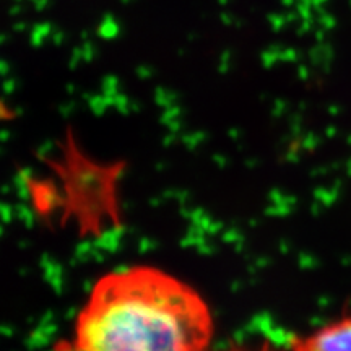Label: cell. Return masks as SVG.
I'll return each mask as SVG.
<instances>
[{"label":"cell","mask_w":351,"mask_h":351,"mask_svg":"<svg viewBox=\"0 0 351 351\" xmlns=\"http://www.w3.org/2000/svg\"><path fill=\"white\" fill-rule=\"evenodd\" d=\"M309 29H313V20H302V23L298 25L296 33L298 34H304V33L309 32Z\"/></svg>","instance_id":"10"},{"label":"cell","mask_w":351,"mask_h":351,"mask_svg":"<svg viewBox=\"0 0 351 351\" xmlns=\"http://www.w3.org/2000/svg\"><path fill=\"white\" fill-rule=\"evenodd\" d=\"M82 38L86 39V38H88V32H83V33H82Z\"/></svg>","instance_id":"19"},{"label":"cell","mask_w":351,"mask_h":351,"mask_svg":"<svg viewBox=\"0 0 351 351\" xmlns=\"http://www.w3.org/2000/svg\"><path fill=\"white\" fill-rule=\"evenodd\" d=\"M219 20H221V23L225 26H236V23H238V19L230 12L219 13Z\"/></svg>","instance_id":"8"},{"label":"cell","mask_w":351,"mask_h":351,"mask_svg":"<svg viewBox=\"0 0 351 351\" xmlns=\"http://www.w3.org/2000/svg\"><path fill=\"white\" fill-rule=\"evenodd\" d=\"M289 351H351V315L328 322L306 335L293 337Z\"/></svg>","instance_id":"2"},{"label":"cell","mask_w":351,"mask_h":351,"mask_svg":"<svg viewBox=\"0 0 351 351\" xmlns=\"http://www.w3.org/2000/svg\"><path fill=\"white\" fill-rule=\"evenodd\" d=\"M21 13H23V5H21L20 2H15L10 8H8V15L10 16H19Z\"/></svg>","instance_id":"11"},{"label":"cell","mask_w":351,"mask_h":351,"mask_svg":"<svg viewBox=\"0 0 351 351\" xmlns=\"http://www.w3.org/2000/svg\"><path fill=\"white\" fill-rule=\"evenodd\" d=\"M212 337L213 315L197 289L134 265L101 276L54 351H205Z\"/></svg>","instance_id":"1"},{"label":"cell","mask_w":351,"mask_h":351,"mask_svg":"<svg viewBox=\"0 0 351 351\" xmlns=\"http://www.w3.org/2000/svg\"><path fill=\"white\" fill-rule=\"evenodd\" d=\"M313 5H309V3H304V2H300L298 0L296 3V12L300 13V19L301 20H313Z\"/></svg>","instance_id":"7"},{"label":"cell","mask_w":351,"mask_h":351,"mask_svg":"<svg viewBox=\"0 0 351 351\" xmlns=\"http://www.w3.org/2000/svg\"><path fill=\"white\" fill-rule=\"evenodd\" d=\"M51 2H52V0H33L32 3H33L34 10H36V12H44L47 7L51 5Z\"/></svg>","instance_id":"9"},{"label":"cell","mask_w":351,"mask_h":351,"mask_svg":"<svg viewBox=\"0 0 351 351\" xmlns=\"http://www.w3.org/2000/svg\"><path fill=\"white\" fill-rule=\"evenodd\" d=\"M132 0H121V3H124V5H127V3H130Z\"/></svg>","instance_id":"18"},{"label":"cell","mask_w":351,"mask_h":351,"mask_svg":"<svg viewBox=\"0 0 351 351\" xmlns=\"http://www.w3.org/2000/svg\"><path fill=\"white\" fill-rule=\"evenodd\" d=\"M217 2H218L221 7H225V5H228V3H230V0H217Z\"/></svg>","instance_id":"16"},{"label":"cell","mask_w":351,"mask_h":351,"mask_svg":"<svg viewBox=\"0 0 351 351\" xmlns=\"http://www.w3.org/2000/svg\"><path fill=\"white\" fill-rule=\"evenodd\" d=\"M52 41L56 44H62L65 41V33L60 32V29H57V32L52 33Z\"/></svg>","instance_id":"13"},{"label":"cell","mask_w":351,"mask_h":351,"mask_svg":"<svg viewBox=\"0 0 351 351\" xmlns=\"http://www.w3.org/2000/svg\"><path fill=\"white\" fill-rule=\"evenodd\" d=\"M296 3H298V0H282V5H283V7H287V8L295 7Z\"/></svg>","instance_id":"14"},{"label":"cell","mask_w":351,"mask_h":351,"mask_svg":"<svg viewBox=\"0 0 351 351\" xmlns=\"http://www.w3.org/2000/svg\"><path fill=\"white\" fill-rule=\"evenodd\" d=\"M225 351H278L274 348L270 343H262V345H254V346H231Z\"/></svg>","instance_id":"6"},{"label":"cell","mask_w":351,"mask_h":351,"mask_svg":"<svg viewBox=\"0 0 351 351\" xmlns=\"http://www.w3.org/2000/svg\"><path fill=\"white\" fill-rule=\"evenodd\" d=\"M12 29L16 33H23L28 29V23H26V21H16V23L12 25Z\"/></svg>","instance_id":"12"},{"label":"cell","mask_w":351,"mask_h":351,"mask_svg":"<svg viewBox=\"0 0 351 351\" xmlns=\"http://www.w3.org/2000/svg\"><path fill=\"white\" fill-rule=\"evenodd\" d=\"M13 2H20V3H23V2H33V0H13Z\"/></svg>","instance_id":"17"},{"label":"cell","mask_w":351,"mask_h":351,"mask_svg":"<svg viewBox=\"0 0 351 351\" xmlns=\"http://www.w3.org/2000/svg\"><path fill=\"white\" fill-rule=\"evenodd\" d=\"M96 33H98V36L103 39H112L119 36L121 23L114 19L112 13H104V16L98 23V28H96Z\"/></svg>","instance_id":"3"},{"label":"cell","mask_w":351,"mask_h":351,"mask_svg":"<svg viewBox=\"0 0 351 351\" xmlns=\"http://www.w3.org/2000/svg\"><path fill=\"white\" fill-rule=\"evenodd\" d=\"M267 21H269L270 28L274 29V32H282L285 26L289 25L285 13H269V15H267Z\"/></svg>","instance_id":"5"},{"label":"cell","mask_w":351,"mask_h":351,"mask_svg":"<svg viewBox=\"0 0 351 351\" xmlns=\"http://www.w3.org/2000/svg\"><path fill=\"white\" fill-rule=\"evenodd\" d=\"M324 2H327V0H313V7L315 8V10H319V7L322 5Z\"/></svg>","instance_id":"15"},{"label":"cell","mask_w":351,"mask_h":351,"mask_svg":"<svg viewBox=\"0 0 351 351\" xmlns=\"http://www.w3.org/2000/svg\"><path fill=\"white\" fill-rule=\"evenodd\" d=\"M52 33H54V25L49 23V21L36 23L32 29V43L34 44V46H39V44H43L44 39H46Z\"/></svg>","instance_id":"4"}]
</instances>
